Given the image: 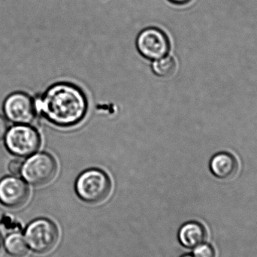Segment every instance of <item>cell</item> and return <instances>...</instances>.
<instances>
[{
	"label": "cell",
	"instance_id": "obj_6",
	"mask_svg": "<svg viewBox=\"0 0 257 257\" xmlns=\"http://www.w3.org/2000/svg\"><path fill=\"white\" fill-rule=\"evenodd\" d=\"M136 48L145 58L157 60L167 55L170 50V41L163 30L148 27L138 36Z\"/></svg>",
	"mask_w": 257,
	"mask_h": 257
},
{
	"label": "cell",
	"instance_id": "obj_10",
	"mask_svg": "<svg viewBox=\"0 0 257 257\" xmlns=\"http://www.w3.org/2000/svg\"><path fill=\"white\" fill-rule=\"evenodd\" d=\"M178 237L183 247L194 249L199 244L205 242L207 230L205 226L199 222H187L180 228Z\"/></svg>",
	"mask_w": 257,
	"mask_h": 257
},
{
	"label": "cell",
	"instance_id": "obj_16",
	"mask_svg": "<svg viewBox=\"0 0 257 257\" xmlns=\"http://www.w3.org/2000/svg\"><path fill=\"white\" fill-rule=\"evenodd\" d=\"M168 1L170 2L172 4L177 5V6H183V5L190 3L191 0H168Z\"/></svg>",
	"mask_w": 257,
	"mask_h": 257
},
{
	"label": "cell",
	"instance_id": "obj_9",
	"mask_svg": "<svg viewBox=\"0 0 257 257\" xmlns=\"http://www.w3.org/2000/svg\"><path fill=\"white\" fill-rule=\"evenodd\" d=\"M239 162L233 154L220 151L213 156L210 160L211 173L220 180H232L239 172Z\"/></svg>",
	"mask_w": 257,
	"mask_h": 257
},
{
	"label": "cell",
	"instance_id": "obj_2",
	"mask_svg": "<svg viewBox=\"0 0 257 257\" xmlns=\"http://www.w3.org/2000/svg\"><path fill=\"white\" fill-rule=\"evenodd\" d=\"M111 179L103 171L90 169L80 174L75 184L77 196L89 205H99L111 194Z\"/></svg>",
	"mask_w": 257,
	"mask_h": 257
},
{
	"label": "cell",
	"instance_id": "obj_7",
	"mask_svg": "<svg viewBox=\"0 0 257 257\" xmlns=\"http://www.w3.org/2000/svg\"><path fill=\"white\" fill-rule=\"evenodd\" d=\"M3 110L8 120L18 124H29L36 117V104L26 93L10 95L5 101Z\"/></svg>",
	"mask_w": 257,
	"mask_h": 257
},
{
	"label": "cell",
	"instance_id": "obj_18",
	"mask_svg": "<svg viewBox=\"0 0 257 257\" xmlns=\"http://www.w3.org/2000/svg\"><path fill=\"white\" fill-rule=\"evenodd\" d=\"M181 257H196L194 256V255H190V254H187V255H184V256H181Z\"/></svg>",
	"mask_w": 257,
	"mask_h": 257
},
{
	"label": "cell",
	"instance_id": "obj_13",
	"mask_svg": "<svg viewBox=\"0 0 257 257\" xmlns=\"http://www.w3.org/2000/svg\"><path fill=\"white\" fill-rule=\"evenodd\" d=\"M193 255L196 257H216V250L211 244L204 242L195 247Z\"/></svg>",
	"mask_w": 257,
	"mask_h": 257
},
{
	"label": "cell",
	"instance_id": "obj_8",
	"mask_svg": "<svg viewBox=\"0 0 257 257\" xmlns=\"http://www.w3.org/2000/svg\"><path fill=\"white\" fill-rule=\"evenodd\" d=\"M30 197L28 186L21 178L6 177L0 181V203L17 209L26 205Z\"/></svg>",
	"mask_w": 257,
	"mask_h": 257
},
{
	"label": "cell",
	"instance_id": "obj_12",
	"mask_svg": "<svg viewBox=\"0 0 257 257\" xmlns=\"http://www.w3.org/2000/svg\"><path fill=\"white\" fill-rule=\"evenodd\" d=\"M152 69L157 76L169 78L175 75L177 70V63L171 56H165L155 60L153 63Z\"/></svg>",
	"mask_w": 257,
	"mask_h": 257
},
{
	"label": "cell",
	"instance_id": "obj_15",
	"mask_svg": "<svg viewBox=\"0 0 257 257\" xmlns=\"http://www.w3.org/2000/svg\"><path fill=\"white\" fill-rule=\"evenodd\" d=\"M8 124L6 120L0 116V141L6 136L7 133Z\"/></svg>",
	"mask_w": 257,
	"mask_h": 257
},
{
	"label": "cell",
	"instance_id": "obj_17",
	"mask_svg": "<svg viewBox=\"0 0 257 257\" xmlns=\"http://www.w3.org/2000/svg\"><path fill=\"white\" fill-rule=\"evenodd\" d=\"M3 238H2L1 234H0V250H1L2 247H3Z\"/></svg>",
	"mask_w": 257,
	"mask_h": 257
},
{
	"label": "cell",
	"instance_id": "obj_5",
	"mask_svg": "<svg viewBox=\"0 0 257 257\" xmlns=\"http://www.w3.org/2000/svg\"><path fill=\"white\" fill-rule=\"evenodd\" d=\"M6 145L8 150L15 156L30 157L39 150L41 138L34 128L18 125L11 128L6 133Z\"/></svg>",
	"mask_w": 257,
	"mask_h": 257
},
{
	"label": "cell",
	"instance_id": "obj_3",
	"mask_svg": "<svg viewBox=\"0 0 257 257\" xmlns=\"http://www.w3.org/2000/svg\"><path fill=\"white\" fill-rule=\"evenodd\" d=\"M24 238L32 251L38 254H46L52 251L58 244L60 232L57 225L49 219L38 218L26 227Z\"/></svg>",
	"mask_w": 257,
	"mask_h": 257
},
{
	"label": "cell",
	"instance_id": "obj_11",
	"mask_svg": "<svg viewBox=\"0 0 257 257\" xmlns=\"http://www.w3.org/2000/svg\"><path fill=\"white\" fill-rule=\"evenodd\" d=\"M5 250L9 256L24 257L28 253L29 247L25 238L20 232H12L3 241Z\"/></svg>",
	"mask_w": 257,
	"mask_h": 257
},
{
	"label": "cell",
	"instance_id": "obj_1",
	"mask_svg": "<svg viewBox=\"0 0 257 257\" xmlns=\"http://www.w3.org/2000/svg\"><path fill=\"white\" fill-rule=\"evenodd\" d=\"M88 103L84 92L74 84L62 82L51 86L41 98L39 108L47 120L60 127L81 123Z\"/></svg>",
	"mask_w": 257,
	"mask_h": 257
},
{
	"label": "cell",
	"instance_id": "obj_4",
	"mask_svg": "<svg viewBox=\"0 0 257 257\" xmlns=\"http://www.w3.org/2000/svg\"><path fill=\"white\" fill-rule=\"evenodd\" d=\"M57 172V164L54 157L46 153H40L30 157L23 165L24 179L36 187L49 184Z\"/></svg>",
	"mask_w": 257,
	"mask_h": 257
},
{
	"label": "cell",
	"instance_id": "obj_14",
	"mask_svg": "<svg viewBox=\"0 0 257 257\" xmlns=\"http://www.w3.org/2000/svg\"><path fill=\"white\" fill-rule=\"evenodd\" d=\"M23 162L20 160H14L9 165V170L12 175H18L21 173L23 169Z\"/></svg>",
	"mask_w": 257,
	"mask_h": 257
}]
</instances>
